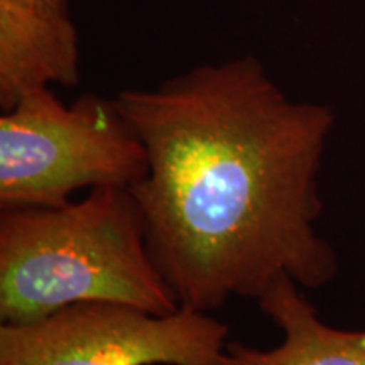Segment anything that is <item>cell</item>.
<instances>
[{"label":"cell","mask_w":365,"mask_h":365,"mask_svg":"<svg viewBox=\"0 0 365 365\" xmlns=\"http://www.w3.org/2000/svg\"><path fill=\"white\" fill-rule=\"evenodd\" d=\"M115 102L148 150L132 188L154 262L180 307L257 303L281 277L319 289L339 257L318 234V178L335 112L287 97L244 54Z\"/></svg>","instance_id":"cell-1"},{"label":"cell","mask_w":365,"mask_h":365,"mask_svg":"<svg viewBox=\"0 0 365 365\" xmlns=\"http://www.w3.org/2000/svg\"><path fill=\"white\" fill-rule=\"evenodd\" d=\"M0 212L2 323L97 301L156 314L181 308L150 254L132 188H95L63 207Z\"/></svg>","instance_id":"cell-2"},{"label":"cell","mask_w":365,"mask_h":365,"mask_svg":"<svg viewBox=\"0 0 365 365\" xmlns=\"http://www.w3.org/2000/svg\"><path fill=\"white\" fill-rule=\"evenodd\" d=\"M148 168L115 97L83 93L65 103L39 88L0 115V210L63 207L83 188H134Z\"/></svg>","instance_id":"cell-3"},{"label":"cell","mask_w":365,"mask_h":365,"mask_svg":"<svg viewBox=\"0 0 365 365\" xmlns=\"http://www.w3.org/2000/svg\"><path fill=\"white\" fill-rule=\"evenodd\" d=\"M230 327L181 307L156 314L80 303L31 323L0 325V365H225Z\"/></svg>","instance_id":"cell-4"},{"label":"cell","mask_w":365,"mask_h":365,"mask_svg":"<svg viewBox=\"0 0 365 365\" xmlns=\"http://www.w3.org/2000/svg\"><path fill=\"white\" fill-rule=\"evenodd\" d=\"M80 36L68 0H0V108L80 83Z\"/></svg>","instance_id":"cell-5"},{"label":"cell","mask_w":365,"mask_h":365,"mask_svg":"<svg viewBox=\"0 0 365 365\" xmlns=\"http://www.w3.org/2000/svg\"><path fill=\"white\" fill-rule=\"evenodd\" d=\"M282 331L276 349L227 341L225 365H365V330L327 325L291 277H281L257 301Z\"/></svg>","instance_id":"cell-6"}]
</instances>
